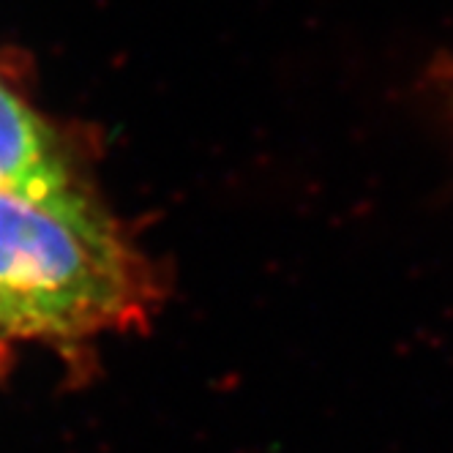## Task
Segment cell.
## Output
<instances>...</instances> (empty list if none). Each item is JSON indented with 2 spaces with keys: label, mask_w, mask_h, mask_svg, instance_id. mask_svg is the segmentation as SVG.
<instances>
[{
  "label": "cell",
  "mask_w": 453,
  "mask_h": 453,
  "mask_svg": "<svg viewBox=\"0 0 453 453\" xmlns=\"http://www.w3.org/2000/svg\"><path fill=\"white\" fill-rule=\"evenodd\" d=\"M153 301L150 271L85 188H0V339L74 342L123 331Z\"/></svg>",
  "instance_id": "6da1fadb"
},
{
  "label": "cell",
  "mask_w": 453,
  "mask_h": 453,
  "mask_svg": "<svg viewBox=\"0 0 453 453\" xmlns=\"http://www.w3.org/2000/svg\"><path fill=\"white\" fill-rule=\"evenodd\" d=\"M0 188L55 197L82 188L55 128L0 80Z\"/></svg>",
  "instance_id": "7a4b0ae2"
}]
</instances>
